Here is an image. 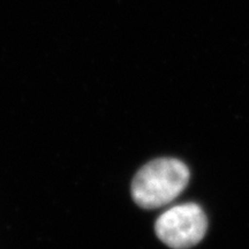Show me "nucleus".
Masks as SVG:
<instances>
[{
	"mask_svg": "<svg viewBox=\"0 0 249 249\" xmlns=\"http://www.w3.org/2000/svg\"><path fill=\"white\" fill-rule=\"evenodd\" d=\"M208 219L196 203L179 204L166 210L155 223L156 235L172 249H188L204 238Z\"/></svg>",
	"mask_w": 249,
	"mask_h": 249,
	"instance_id": "obj_2",
	"label": "nucleus"
},
{
	"mask_svg": "<svg viewBox=\"0 0 249 249\" xmlns=\"http://www.w3.org/2000/svg\"><path fill=\"white\" fill-rule=\"evenodd\" d=\"M191 172L176 158H158L145 164L132 181V197L143 209H156L176 200L186 188Z\"/></svg>",
	"mask_w": 249,
	"mask_h": 249,
	"instance_id": "obj_1",
	"label": "nucleus"
}]
</instances>
